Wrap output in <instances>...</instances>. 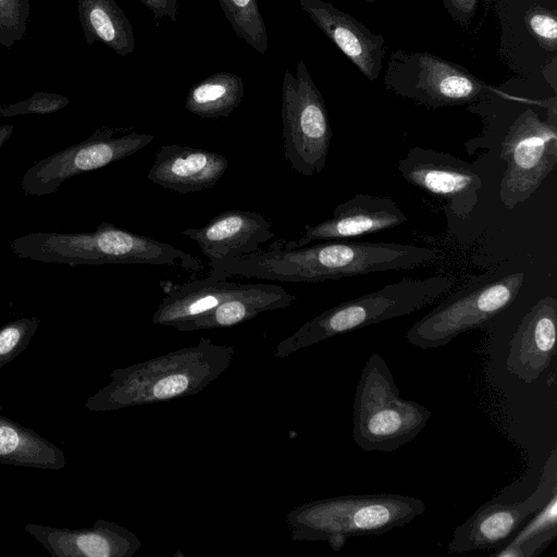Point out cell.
Instances as JSON below:
<instances>
[{
	"instance_id": "cell-1",
	"label": "cell",
	"mask_w": 557,
	"mask_h": 557,
	"mask_svg": "<svg viewBox=\"0 0 557 557\" xmlns=\"http://www.w3.org/2000/svg\"><path fill=\"white\" fill-rule=\"evenodd\" d=\"M441 255L437 249L397 244L351 240H324L312 246L294 247L276 239L265 250L209 262V276H231L285 283H320L428 264Z\"/></svg>"
},
{
	"instance_id": "cell-2",
	"label": "cell",
	"mask_w": 557,
	"mask_h": 557,
	"mask_svg": "<svg viewBox=\"0 0 557 557\" xmlns=\"http://www.w3.org/2000/svg\"><path fill=\"white\" fill-rule=\"evenodd\" d=\"M14 255L70 267L102 264H150L178 267L201 272V261L170 244L120 228L103 221L83 233L34 232L13 239Z\"/></svg>"
},
{
	"instance_id": "cell-3",
	"label": "cell",
	"mask_w": 557,
	"mask_h": 557,
	"mask_svg": "<svg viewBox=\"0 0 557 557\" xmlns=\"http://www.w3.org/2000/svg\"><path fill=\"white\" fill-rule=\"evenodd\" d=\"M426 505L420 498L394 494H354L302 504L287 515L296 541H326L335 550L349 537L380 535L410 523Z\"/></svg>"
},
{
	"instance_id": "cell-4",
	"label": "cell",
	"mask_w": 557,
	"mask_h": 557,
	"mask_svg": "<svg viewBox=\"0 0 557 557\" xmlns=\"http://www.w3.org/2000/svg\"><path fill=\"white\" fill-rule=\"evenodd\" d=\"M454 285V280L443 274L426 278H404L387 284L375 292L344 301L307 321L277 344L274 357L284 358L334 336L411 314L447 295Z\"/></svg>"
},
{
	"instance_id": "cell-5",
	"label": "cell",
	"mask_w": 557,
	"mask_h": 557,
	"mask_svg": "<svg viewBox=\"0 0 557 557\" xmlns=\"http://www.w3.org/2000/svg\"><path fill=\"white\" fill-rule=\"evenodd\" d=\"M234 357V346L201 337L193 346L122 371L116 401L121 406H141L196 395L216 380Z\"/></svg>"
},
{
	"instance_id": "cell-6",
	"label": "cell",
	"mask_w": 557,
	"mask_h": 557,
	"mask_svg": "<svg viewBox=\"0 0 557 557\" xmlns=\"http://www.w3.org/2000/svg\"><path fill=\"white\" fill-rule=\"evenodd\" d=\"M352 438L367 451L393 453L413 441L426 425L431 411L400 397L385 360L373 352L356 388Z\"/></svg>"
},
{
	"instance_id": "cell-7",
	"label": "cell",
	"mask_w": 557,
	"mask_h": 557,
	"mask_svg": "<svg viewBox=\"0 0 557 557\" xmlns=\"http://www.w3.org/2000/svg\"><path fill=\"white\" fill-rule=\"evenodd\" d=\"M523 272L483 275L449 294L406 333L421 349L447 345L458 335L479 329L506 310L524 284Z\"/></svg>"
},
{
	"instance_id": "cell-8",
	"label": "cell",
	"mask_w": 557,
	"mask_h": 557,
	"mask_svg": "<svg viewBox=\"0 0 557 557\" xmlns=\"http://www.w3.org/2000/svg\"><path fill=\"white\" fill-rule=\"evenodd\" d=\"M281 117L284 158L292 171L307 177L321 173L332 129L322 95L301 60L295 75L284 73Z\"/></svg>"
},
{
	"instance_id": "cell-9",
	"label": "cell",
	"mask_w": 557,
	"mask_h": 557,
	"mask_svg": "<svg viewBox=\"0 0 557 557\" xmlns=\"http://www.w3.org/2000/svg\"><path fill=\"white\" fill-rule=\"evenodd\" d=\"M506 169L499 198L507 209L529 199L557 164V131L554 123L527 110L508 129L500 149Z\"/></svg>"
},
{
	"instance_id": "cell-10",
	"label": "cell",
	"mask_w": 557,
	"mask_h": 557,
	"mask_svg": "<svg viewBox=\"0 0 557 557\" xmlns=\"http://www.w3.org/2000/svg\"><path fill=\"white\" fill-rule=\"evenodd\" d=\"M116 132L111 127L97 128L87 139L37 161L22 176L24 194H54L65 180L129 157L154 139L151 134L115 135Z\"/></svg>"
},
{
	"instance_id": "cell-11",
	"label": "cell",
	"mask_w": 557,
	"mask_h": 557,
	"mask_svg": "<svg viewBox=\"0 0 557 557\" xmlns=\"http://www.w3.org/2000/svg\"><path fill=\"white\" fill-rule=\"evenodd\" d=\"M556 448L545 462L540 484L524 500L507 504L496 498L481 505L458 525L447 544V550L461 554L472 550H497L557 493Z\"/></svg>"
},
{
	"instance_id": "cell-12",
	"label": "cell",
	"mask_w": 557,
	"mask_h": 557,
	"mask_svg": "<svg viewBox=\"0 0 557 557\" xmlns=\"http://www.w3.org/2000/svg\"><path fill=\"white\" fill-rule=\"evenodd\" d=\"M397 166L407 183L443 199L460 219H468L479 202L480 175L451 153L416 146Z\"/></svg>"
},
{
	"instance_id": "cell-13",
	"label": "cell",
	"mask_w": 557,
	"mask_h": 557,
	"mask_svg": "<svg viewBox=\"0 0 557 557\" xmlns=\"http://www.w3.org/2000/svg\"><path fill=\"white\" fill-rule=\"evenodd\" d=\"M406 221L407 216L392 198L356 194L337 205L331 218L314 225L306 224L304 235L287 244L301 247L314 240H345L392 228Z\"/></svg>"
},
{
	"instance_id": "cell-14",
	"label": "cell",
	"mask_w": 557,
	"mask_h": 557,
	"mask_svg": "<svg viewBox=\"0 0 557 557\" xmlns=\"http://www.w3.org/2000/svg\"><path fill=\"white\" fill-rule=\"evenodd\" d=\"M557 300H537L522 318L509 342L506 368L524 383H533L556 355Z\"/></svg>"
},
{
	"instance_id": "cell-15",
	"label": "cell",
	"mask_w": 557,
	"mask_h": 557,
	"mask_svg": "<svg viewBox=\"0 0 557 557\" xmlns=\"http://www.w3.org/2000/svg\"><path fill=\"white\" fill-rule=\"evenodd\" d=\"M182 233L198 245L209 262L255 252L261 244L275 237L265 216L244 210L223 211L205 226L188 227Z\"/></svg>"
},
{
	"instance_id": "cell-16",
	"label": "cell",
	"mask_w": 557,
	"mask_h": 557,
	"mask_svg": "<svg viewBox=\"0 0 557 557\" xmlns=\"http://www.w3.org/2000/svg\"><path fill=\"white\" fill-rule=\"evenodd\" d=\"M228 160L214 151L178 144L161 146L147 178L180 194L212 188L224 175Z\"/></svg>"
},
{
	"instance_id": "cell-17",
	"label": "cell",
	"mask_w": 557,
	"mask_h": 557,
	"mask_svg": "<svg viewBox=\"0 0 557 557\" xmlns=\"http://www.w3.org/2000/svg\"><path fill=\"white\" fill-rule=\"evenodd\" d=\"M300 5L322 32L370 79L381 66L383 39L351 16L322 0H300Z\"/></svg>"
},
{
	"instance_id": "cell-18",
	"label": "cell",
	"mask_w": 557,
	"mask_h": 557,
	"mask_svg": "<svg viewBox=\"0 0 557 557\" xmlns=\"http://www.w3.org/2000/svg\"><path fill=\"white\" fill-rule=\"evenodd\" d=\"M296 300L275 284L256 283L225 299L215 308L178 322L174 329L182 332L230 327L247 322L258 314L284 309Z\"/></svg>"
},
{
	"instance_id": "cell-19",
	"label": "cell",
	"mask_w": 557,
	"mask_h": 557,
	"mask_svg": "<svg viewBox=\"0 0 557 557\" xmlns=\"http://www.w3.org/2000/svg\"><path fill=\"white\" fill-rule=\"evenodd\" d=\"M247 284L215 280L209 275L183 284L160 281L164 293L153 313V324L174 327L175 324L215 308L225 299L242 292Z\"/></svg>"
},
{
	"instance_id": "cell-20",
	"label": "cell",
	"mask_w": 557,
	"mask_h": 557,
	"mask_svg": "<svg viewBox=\"0 0 557 557\" xmlns=\"http://www.w3.org/2000/svg\"><path fill=\"white\" fill-rule=\"evenodd\" d=\"M416 97L432 107L456 106L486 96L487 87L460 67L430 54L419 58Z\"/></svg>"
},
{
	"instance_id": "cell-21",
	"label": "cell",
	"mask_w": 557,
	"mask_h": 557,
	"mask_svg": "<svg viewBox=\"0 0 557 557\" xmlns=\"http://www.w3.org/2000/svg\"><path fill=\"white\" fill-rule=\"evenodd\" d=\"M77 8L89 46L100 41L121 57L134 51L133 26L115 0H77Z\"/></svg>"
},
{
	"instance_id": "cell-22",
	"label": "cell",
	"mask_w": 557,
	"mask_h": 557,
	"mask_svg": "<svg viewBox=\"0 0 557 557\" xmlns=\"http://www.w3.org/2000/svg\"><path fill=\"white\" fill-rule=\"evenodd\" d=\"M244 96L242 77L219 72L195 84L188 91L185 108L205 119L227 117Z\"/></svg>"
},
{
	"instance_id": "cell-23",
	"label": "cell",
	"mask_w": 557,
	"mask_h": 557,
	"mask_svg": "<svg viewBox=\"0 0 557 557\" xmlns=\"http://www.w3.org/2000/svg\"><path fill=\"white\" fill-rule=\"evenodd\" d=\"M513 535L491 556H534L557 534V493L539 509L531 521L521 525Z\"/></svg>"
},
{
	"instance_id": "cell-24",
	"label": "cell",
	"mask_w": 557,
	"mask_h": 557,
	"mask_svg": "<svg viewBox=\"0 0 557 557\" xmlns=\"http://www.w3.org/2000/svg\"><path fill=\"white\" fill-rule=\"evenodd\" d=\"M238 37L257 52L268 51V35L257 0H216Z\"/></svg>"
},
{
	"instance_id": "cell-25",
	"label": "cell",
	"mask_w": 557,
	"mask_h": 557,
	"mask_svg": "<svg viewBox=\"0 0 557 557\" xmlns=\"http://www.w3.org/2000/svg\"><path fill=\"white\" fill-rule=\"evenodd\" d=\"M29 0H0V45L11 48L25 35Z\"/></svg>"
},
{
	"instance_id": "cell-26",
	"label": "cell",
	"mask_w": 557,
	"mask_h": 557,
	"mask_svg": "<svg viewBox=\"0 0 557 557\" xmlns=\"http://www.w3.org/2000/svg\"><path fill=\"white\" fill-rule=\"evenodd\" d=\"M69 103L70 99L63 95L38 91L26 100L12 104H1L0 117L53 113L66 107Z\"/></svg>"
},
{
	"instance_id": "cell-27",
	"label": "cell",
	"mask_w": 557,
	"mask_h": 557,
	"mask_svg": "<svg viewBox=\"0 0 557 557\" xmlns=\"http://www.w3.org/2000/svg\"><path fill=\"white\" fill-rule=\"evenodd\" d=\"M530 32L546 48L555 50L557 41V21L555 14L546 10H532L525 15Z\"/></svg>"
},
{
	"instance_id": "cell-28",
	"label": "cell",
	"mask_w": 557,
	"mask_h": 557,
	"mask_svg": "<svg viewBox=\"0 0 557 557\" xmlns=\"http://www.w3.org/2000/svg\"><path fill=\"white\" fill-rule=\"evenodd\" d=\"M76 543L79 549L89 557H109L113 554L108 539L97 533L79 535Z\"/></svg>"
},
{
	"instance_id": "cell-29",
	"label": "cell",
	"mask_w": 557,
	"mask_h": 557,
	"mask_svg": "<svg viewBox=\"0 0 557 557\" xmlns=\"http://www.w3.org/2000/svg\"><path fill=\"white\" fill-rule=\"evenodd\" d=\"M146 5L153 14L156 18L168 16L171 21L177 18V0H139Z\"/></svg>"
},
{
	"instance_id": "cell-30",
	"label": "cell",
	"mask_w": 557,
	"mask_h": 557,
	"mask_svg": "<svg viewBox=\"0 0 557 557\" xmlns=\"http://www.w3.org/2000/svg\"><path fill=\"white\" fill-rule=\"evenodd\" d=\"M22 332L20 325H10L0 331V355L8 354L17 345Z\"/></svg>"
},
{
	"instance_id": "cell-31",
	"label": "cell",
	"mask_w": 557,
	"mask_h": 557,
	"mask_svg": "<svg viewBox=\"0 0 557 557\" xmlns=\"http://www.w3.org/2000/svg\"><path fill=\"white\" fill-rule=\"evenodd\" d=\"M18 444L17 433L9 426H0V455L12 453Z\"/></svg>"
},
{
	"instance_id": "cell-32",
	"label": "cell",
	"mask_w": 557,
	"mask_h": 557,
	"mask_svg": "<svg viewBox=\"0 0 557 557\" xmlns=\"http://www.w3.org/2000/svg\"><path fill=\"white\" fill-rule=\"evenodd\" d=\"M458 10L470 13L474 10L476 0H450Z\"/></svg>"
},
{
	"instance_id": "cell-33",
	"label": "cell",
	"mask_w": 557,
	"mask_h": 557,
	"mask_svg": "<svg viewBox=\"0 0 557 557\" xmlns=\"http://www.w3.org/2000/svg\"><path fill=\"white\" fill-rule=\"evenodd\" d=\"M13 132V125L7 124L0 126V149L9 140Z\"/></svg>"
},
{
	"instance_id": "cell-34",
	"label": "cell",
	"mask_w": 557,
	"mask_h": 557,
	"mask_svg": "<svg viewBox=\"0 0 557 557\" xmlns=\"http://www.w3.org/2000/svg\"><path fill=\"white\" fill-rule=\"evenodd\" d=\"M367 1L372 2L373 0H367Z\"/></svg>"
}]
</instances>
